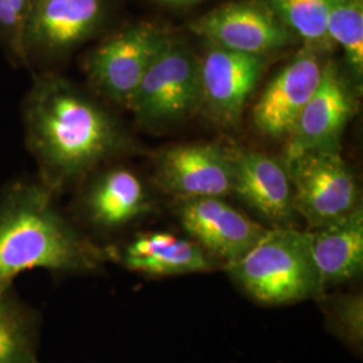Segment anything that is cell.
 I'll return each mask as SVG.
<instances>
[{
    "instance_id": "24",
    "label": "cell",
    "mask_w": 363,
    "mask_h": 363,
    "mask_svg": "<svg viewBox=\"0 0 363 363\" xmlns=\"http://www.w3.org/2000/svg\"><path fill=\"white\" fill-rule=\"evenodd\" d=\"M37 363H39V362H37Z\"/></svg>"
},
{
    "instance_id": "19",
    "label": "cell",
    "mask_w": 363,
    "mask_h": 363,
    "mask_svg": "<svg viewBox=\"0 0 363 363\" xmlns=\"http://www.w3.org/2000/svg\"><path fill=\"white\" fill-rule=\"evenodd\" d=\"M327 33L337 43L355 84L363 77V0H330Z\"/></svg>"
},
{
    "instance_id": "15",
    "label": "cell",
    "mask_w": 363,
    "mask_h": 363,
    "mask_svg": "<svg viewBox=\"0 0 363 363\" xmlns=\"http://www.w3.org/2000/svg\"><path fill=\"white\" fill-rule=\"evenodd\" d=\"M233 166V194L269 222L291 226L294 195L284 160L249 148H229Z\"/></svg>"
},
{
    "instance_id": "10",
    "label": "cell",
    "mask_w": 363,
    "mask_h": 363,
    "mask_svg": "<svg viewBox=\"0 0 363 363\" xmlns=\"http://www.w3.org/2000/svg\"><path fill=\"white\" fill-rule=\"evenodd\" d=\"M79 184L76 210L91 229L113 233L143 218L151 208V195L132 169L124 166L100 167Z\"/></svg>"
},
{
    "instance_id": "20",
    "label": "cell",
    "mask_w": 363,
    "mask_h": 363,
    "mask_svg": "<svg viewBox=\"0 0 363 363\" xmlns=\"http://www.w3.org/2000/svg\"><path fill=\"white\" fill-rule=\"evenodd\" d=\"M283 25L308 43L325 49L331 45L327 33L330 0H262Z\"/></svg>"
},
{
    "instance_id": "16",
    "label": "cell",
    "mask_w": 363,
    "mask_h": 363,
    "mask_svg": "<svg viewBox=\"0 0 363 363\" xmlns=\"http://www.w3.org/2000/svg\"><path fill=\"white\" fill-rule=\"evenodd\" d=\"M111 261L152 277L208 272L211 256L190 238L166 232L135 235L123 247H108Z\"/></svg>"
},
{
    "instance_id": "18",
    "label": "cell",
    "mask_w": 363,
    "mask_h": 363,
    "mask_svg": "<svg viewBox=\"0 0 363 363\" xmlns=\"http://www.w3.org/2000/svg\"><path fill=\"white\" fill-rule=\"evenodd\" d=\"M39 312L13 286L0 292V363H37L40 339Z\"/></svg>"
},
{
    "instance_id": "23",
    "label": "cell",
    "mask_w": 363,
    "mask_h": 363,
    "mask_svg": "<svg viewBox=\"0 0 363 363\" xmlns=\"http://www.w3.org/2000/svg\"><path fill=\"white\" fill-rule=\"evenodd\" d=\"M154 1L159 4H163V6H169V7H184V6L194 4L201 0H154Z\"/></svg>"
},
{
    "instance_id": "2",
    "label": "cell",
    "mask_w": 363,
    "mask_h": 363,
    "mask_svg": "<svg viewBox=\"0 0 363 363\" xmlns=\"http://www.w3.org/2000/svg\"><path fill=\"white\" fill-rule=\"evenodd\" d=\"M55 198L38 179H18L0 191V292L27 271L94 273L111 261L108 247L69 220Z\"/></svg>"
},
{
    "instance_id": "8",
    "label": "cell",
    "mask_w": 363,
    "mask_h": 363,
    "mask_svg": "<svg viewBox=\"0 0 363 363\" xmlns=\"http://www.w3.org/2000/svg\"><path fill=\"white\" fill-rule=\"evenodd\" d=\"M155 181L175 201L226 198L233 194L229 148L210 143L169 147L156 156Z\"/></svg>"
},
{
    "instance_id": "4",
    "label": "cell",
    "mask_w": 363,
    "mask_h": 363,
    "mask_svg": "<svg viewBox=\"0 0 363 363\" xmlns=\"http://www.w3.org/2000/svg\"><path fill=\"white\" fill-rule=\"evenodd\" d=\"M201 60L179 39L169 37L156 54L135 93L130 111L144 127H169L201 104Z\"/></svg>"
},
{
    "instance_id": "9",
    "label": "cell",
    "mask_w": 363,
    "mask_h": 363,
    "mask_svg": "<svg viewBox=\"0 0 363 363\" xmlns=\"http://www.w3.org/2000/svg\"><path fill=\"white\" fill-rule=\"evenodd\" d=\"M175 213L191 240L225 264L245 256L268 232L225 198L175 201Z\"/></svg>"
},
{
    "instance_id": "21",
    "label": "cell",
    "mask_w": 363,
    "mask_h": 363,
    "mask_svg": "<svg viewBox=\"0 0 363 363\" xmlns=\"http://www.w3.org/2000/svg\"><path fill=\"white\" fill-rule=\"evenodd\" d=\"M325 312V325L351 351L361 355L363 345V298L361 294L331 295L318 298Z\"/></svg>"
},
{
    "instance_id": "12",
    "label": "cell",
    "mask_w": 363,
    "mask_h": 363,
    "mask_svg": "<svg viewBox=\"0 0 363 363\" xmlns=\"http://www.w3.org/2000/svg\"><path fill=\"white\" fill-rule=\"evenodd\" d=\"M355 100L331 62L288 136L284 160L315 151H340V138L355 113Z\"/></svg>"
},
{
    "instance_id": "5",
    "label": "cell",
    "mask_w": 363,
    "mask_h": 363,
    "mask_svg": "<svg viewBox=\"0 0 363 363\" xmlns=\"http://www.w3.org/2000/svg\"><path fill=\"white\" fill-rule=\"evenodd\" d=\"M284 163L292 186L295 213L306 220L310 229L362 208L359 184L340 151L307 152Z\"/></svg>"
},
{
    "instance_id": "22",
    "label": "cell",
    "mask_w": 363,
    "mask_h": 363,
    "mask_svg": "<svg viewBox=\"0 0 363 363\" xmlns=\"http://www.w3.org/2000/svg\"><path fill=\"white\" fill-rule=\"evenodd\" d=\"M34 0H0V37L7 43L10 50L26 60L27 25Z\"/></svg>"
},
{
    "instance_id": "13",
    "label": "cell",
    "mask_w": 363,
    "mask_h": 363,
    "mask_svg": "<svg viewBox=\"0 0 363 363\" xmlns=\"http://www.w3.org/2000/svg\"><path fill=\"white\" fill-rule=\"evenodd\" d=\"M318 49L306 48L268 84L253 108V123L259 133L286 138L318 89L323 67Z\"/></svg>"
},
{
    "instance_id": "11",
    "label": "cell",
    "mask_w": 363,
    "mask_h": 363,
    "mask_svg": "<svg viewBox=\"0 0 363 363\" xmlns=\"http://www.w3.org/2000/svg\"><path fill=\"white\" fill-rule=\"evenodd\" d=\"M267 65L265 55H250L210 46L201 58V104L222 125H234L256 89Z\"/></svg>"
},
{
    "instance_id": "7",
    "label": "cell",
    "mask_w": 363,
    "mask_h": 363,
    "mask_svg": "<svg viewBox=\"0 0 363 363\" xmlns=\"http://www.w3.org/2000/svg\"><path fill=\"white\" fill-rule=\"evenodd\" d=\"M190 30L210 46L250 55L284 49L296 39L262 0L226 3L194 19Z\"/></svg>"
},
{
    "instance_id": "1",
    "label": "cell",
    "mask_w": 363,
    "mask_h": 363,
    "mask_svg": "<svg viewBox=\"0 0 363 363\" xmlns=\"http://www.w3.org/2000/svg\"><path fill=\"white\" fill-rule=\"evenodd\" d=\"M23 125L38 181L55 195L133 151L128 132L112 112L57 76L35 79L23 103Z\"/></svg>"
},
{
    "instance_id": "6",
    "label": "cell",
    "mask_w": 363,
    "mask_h": 363,
    "mask_svg": "<svg viewBox=\"0 0 363 363\" xmlns=\"http://www.w3.org/2000/svg\"><path fill=\"white\" fill-rule=\"evenodd\" d=\"M169 37L164 28L144 22L105 39L85 62L94 89L109 103L130 109L148 66Z\"/></svg>"
},
{
    "instance_id": "17",
    "label": "cell",
    "mask_w": 363,
    "mask_h": 363,
    "mask_svg": "<svg viewBox=\"0 0 363 363\" xmlns=\"http://www.w3.org/2000/svg\"><path fill=\"white\" fill-rule=\"evenodd\" d=\"M312 257L322 284L345 283L363 271V208L323 226L308 229Z\"/></svg>"
},
{
    "instance_id": "14",
    "label": "cell",
    "mask_w": 363,
    "mask_h": 363,
    "mask_svg": "<svg viewBox=\"0 0 363 363\" xmlns=\"http://www.w3.org/2000/svg\"><path fill=\"white\" fill-rule=\"evenodd\" d=\"M106 0H34L25 49L30 54L57 57L76 49L100 28Z\"/></svg>"
},
{
    "instance_id": "3",
    "label": "cell",
    "mask_w": 363,
    "mask_h": 363,
    "mask_svg": "<svg viewBox=\"0 0 363 363\" xmlns=\"http://www.w3.org/2000/svg\"><path fill=\"white\" fill-rule=\"evenodd\" d=\"M237 286L261 304L286 306L325 294L312 257L308 232L272 228L241 259L225 264Z\"/></svg>"
}]
</instances>
